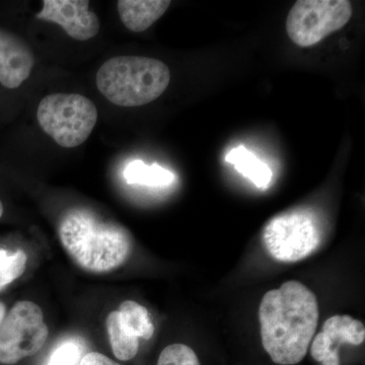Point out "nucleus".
I'll return each mask as SVG.
<instances>
[{"instance_id": "nucleus-1", "label": "nucleus", "mask_w": 365, "mask_h": 365, "mask_svg": "<svg viewBox=\"0 0 365 365\" xmlns=\"http://www.w3.org/2000/svg\"><path fill=\"white\" fill-rule=\"evenodd\" d=\"M316 295L299 281L264 295L259 307L262 345L276 364L294 365L306 357L319 324Z\"/></svg>"}, {"instance_id": "nucleus-2", "label": "nucleus", "mask_w": 365, "mask_h": 365, "mask_svg": "<svg viewBox=\"0 0 365 365\" xmlns=\"http://www.w3.org/2000/svg\"><path fill=\"white\" fill-rule=\"evenodd\" d=\"M62 246L72 260L85 270L103 273L124 264L131 253L128 230L106 222L93 211L72 209L59 225Z\"/></svg>"}, {"instance_id": "nucleus-3", "label": "nucleus", "mask_w": 365, "mask_h": 365, "mask_svg": "<svg viewBox=\"0 0 365 365\" xmlns=\"http://www.w3.org/2000/svg\"><path fill=\"white\" fill-rule=\"evenodd\" d=\"M169 67L158 59L117 56L97 73V86L106 98L120 107H140L157 100L170 85Z\"/></svg>"}, {"instance_id": "nucleus-4", "label": "nucleus", "mask_w": 365, "mask_h": 365, "mask_svg": "<svg viewBox=\"0 0 365 365\" xmlns=\"http://www.w3.org/2000/svg\"><path fill=\"white\" fill-rule=\"evenodd\" d=\"M97 107L79 93H51L41 101L37 119L41 128L62 148H73L88 140L97 124Z\"/></svg>"}, {"instance_id": "nucleus-5", "label": "nucleus", "mask_w": 365, "mask_h": 365, "mask_svg": "<svg viewBox=\"0 0 365 365\" xmlns=\"http://www.w3.org/2000/svg\"><path fill=\"white\" fill-rule=\"evenodd\" d=\"M262 237L273 259L294 263L304 260L319 248L321 225L313 212L299 209L273 217L264 227Z\"/></svg>"}, {"instance_id": "nucleus-6", "label": "nucleus", "mask_w": 365, "mask_h": 365, "mask_svg": "<svg viewBox=\"0 0 365 365\" xmlns=\"http://www.w3.org/2000/svg\"><path fill=\"white\" fill-rule=\"evenodd\" d=\"M49 336L42 309L35 302H16L0 325V364L13 365L42 349Z\"/></svg>"}, {"instance_id": "nucleus-7", "label": "nucleus", "mask_w": 365, "mask_h": 365, "mask_svg": "<svg viewBox=\"0 0 365 365\" xmlns=\"http://www.w3.org/2000/svg\"><path fill=\"white\" fill-rule=\"evenodd\" d=\"M352 16L348 0H299L287 20L289 39L299 47H312L337 32Z\"/></svg>"}, {"instance_id": "nucleus-8", "label": "nucleus", "mask_w": 365, "mask_h": 365, "mask_svg": "<svg viewBox=\"0 0 365 365\" xmlns=\"http://www.w3.org/2000/svg\"><path fill=\"white\" fill-rule=\"evenodd\" d=\"M364 340V323L348 314H336L327 319L322 332L312 341V357L322 365H340V346H359Z\"/></svg>"}, {"instance_id": "nucleus-9", "label": "nucleus", "mask_w": 365, "mask_h": 365, "mask_svg": "<svg viewBox=\"0 0 365 365\" xmlns=\"http://www.w3.org/2000/svg\"><path fill=\"white\" fill-rule=\"evenodd\" d=\"M36 16L57 24L74 40H90L100 31V20L90 11V1L86 0H44L43 9Z\"/></svg>"}, {"instance_id": "nucleus-10", "label": "nucleus", "mask_w": 365, "mask_h": 365, "mask_svg": "<svg viewBox=\"0 0 365 365\" xmlns=\"http://www.w3.org/2000/svg\"><path fill=\"white\" fill-rule=\"evenodd\" d=\"M35 55L30 46L16 34L0 28V86L16 90L30 78Z\"/></svg>"}, {"instance_id": "nucleus-11", "label": "nucleus", "mask_w": 365, "mask_h": 365, "mask_svg": "<svg viewBox=\"0 0 365 365\" xmlns=\"http://www.w3.org/2000/svg\"><path fill=\"white\" fill-rule=\"evenodd\" d=\"M170 4V0H119L117 9L128 30L141 33L160 20Z\"/></svg>"}, {"instance_id": "nucleus-12", "label": "nucleus", "mask_w": 365, "mask_h": 365, "mask_svg": "<svg viewBox=\"0 0 365 365\" xmlns=\"http://www.w3.org/2000/svg\"><path fill=\"white\" fill-rule=\"evenodd\" d=\"M225 162L234 165L240 174L248 178L258 188L267 189L272 181L273 174L270 168L244 146L230 150L225 155Z\"/></svg>"}, {"instance_id": "nucleus-13", "label": "nucleus", "mask_w": 365, "mask_h": 365, "mask_svg": "<svg viewBox=\"0 0 365 365\" xmlns=\"http://www.w3.org/2000/svg\"><path fill=\"white\" fill-rule=\"evenodd\" d=\"M107 330L112 351L116 359L121 361L133 359L138 352L139 339L124 328L119 312H112L108 316Z\"/></svg>"}, {"instance_id": "nucleus-14", "label": "nucleus", "mask_w": 365, "mask_h": 365, "mask_svg": "<svg viewBox=\"0 0 365 365\" xmlns=\"http://www.w3.org/2000/svg\"><path fill=\"white\" fill-rule=\"evenodd\" d=\"M124 179L128 184L165 187L175 181V175L157 163L148 165L143 160H134L125 169Z\"/></svg>"}, {"instance_id": "nucleus-15", "label": "nucleus", "mask_w": 365, "mask_h": 365, "mask_svg": "<svg viewBox=\"0 0 365 365\" xmlns=\"http://www.w3.org/2000/svg\"><path fill=\"white\" fill-rule=\"evenodd\" d=\"M120 317L124 328L137 339L150 340L155 334V326L150 313L138 302L126 300L120 306Z\"/></svg>"}, {"instance_id": "nucleus-16", "label": "nucleus", "mask_w": 365, "mask_h": 365, "mask_svg": "<svg viewBox=\"0 0 365 365\" xmlns=\"http://www.w3.org/2000/svg\"><path fill=\"white\" fill-rule=\"evenodd\" d=\"M28 257L25 252L19 250L9 252L0 249V289L11 284L25 272Z\"/></svg>"}, {"instance_id": "nucleus-17", "label": "nucleus", "mask_w": 365, "mask_h": 365, "mask_svg": "<svg viewBox=\"0 0 365 365\" xmlns=\"http://www.w3.org/2000/svg\"><path fill=\"white\" fill-rule=\"evenodd\" d=\"M157 365H200L198 356L191 347L185 344L167 346L160 353Z\"/></svg>"}, {"instance_id": "nucleus-18", "label": "nucleus", "mask_w": 365, "mask_h": 365, "mask_svg": "<svg viewBox=\"0 0 365 365\" xmlns=\"http://www.w3.org/2000/svg\"><path fill=\"white\" fill-rule=\"evenodd\" d=\"M79 359V346L72 341H66L52 352L46 365H76Z\"/></svg>"}, {"instance_id": "nucleus-19", "label": "nucleus", "mask_w": 365, "mask_h": 365, "mask_svg": "<svg viewBox=\"0 0 365 365\" xmlns=\"http://www.w3.org/2000/svg\"><path fill=\"white\" fill-rule=\"evenodd\" d=\"M79 365H121L102 353L90 352L81 359Z\"/></svg>"}, {"instance_id": "nucleus-20", "label": "nucleus", "mask_w": 365, "mask_h": 365, "mask_svg": "<svg viewBox=\"0 0 365 365\" xmlns=\"http://www.w3.org/2000/svg\"><path fill=\"white\" fill-rule=\"evenodd\" d=\"M6 314V307L4 306V302H0V325H1L2 321H4V317Z\"/></svg>"}, {"instance_id": "nucleus-21", "label": "nucleus", "mask_w": 365, "mask_h": 365, "mask_svg": "<svg viewBox=\"0 0 365 365\" xmlns=\"http://www.w3.org/2000/svg\"><path fill=\"white\" fill-rule=\"evenodd\" d=\"M4 204H2L1 200H0V218H1L2 215H4Z\"/></svg>"}]
</instances>
